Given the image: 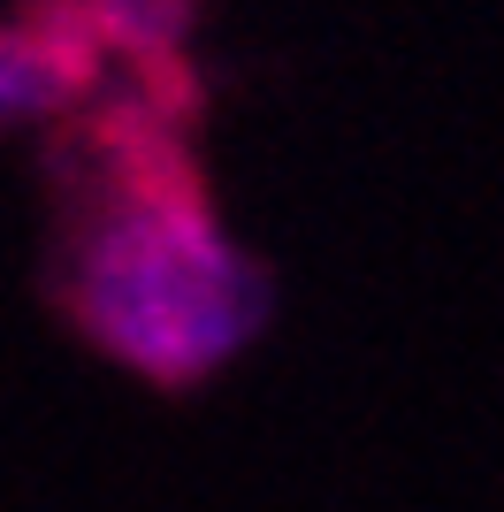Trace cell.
Masks as SVG:
<instances>
[{
	"mask_svg": "<svg viewBox=\"0 0 504 512\" xmlns=\"http://www.w3.org/2000/svg\"><path fill=\"white\" fill-rule=\"evenodd\" d=\"M107 46L77 16H16L0 23V130L62 123L92 100Z\"/></svg>",
	"mask_w": 504,
	"mask_h": 512,
	"instance_id": "cell-2",
	"label": "cell"
},
{
	"mask_svg": "<svg viewBox=\"0 0 504 512\" xmlns=\"http://www.w3.org/2000/svg\"><path fill=\"white\" fill-rule=\"evenodd\" d=\"M54 299L100 360L153 390H199L275 314L268 268L214 214L176 138L115 123L54 260Z\"/></svg>",
	"mask_w": 504,
	"mask_h": 512,
	"instance_id": "cell-1",
	"label": "cell"
},
{
	"mask_svg": "<svg viewBox=\"0 0 504 512\" xmlns=\"http://www.w3.org/2000/svg\"><path fill=\"white\" fill-rule=\"evenodd\" d=\"M184 8L191 0H69V16H77L100 46H123V39L168 46L184 31Z\"/></svg>",
	"mask_w": 504,
	"mask_h": 512,
	"instance_id": "cell-3",
	"label": "cell"
}]
</instances>
